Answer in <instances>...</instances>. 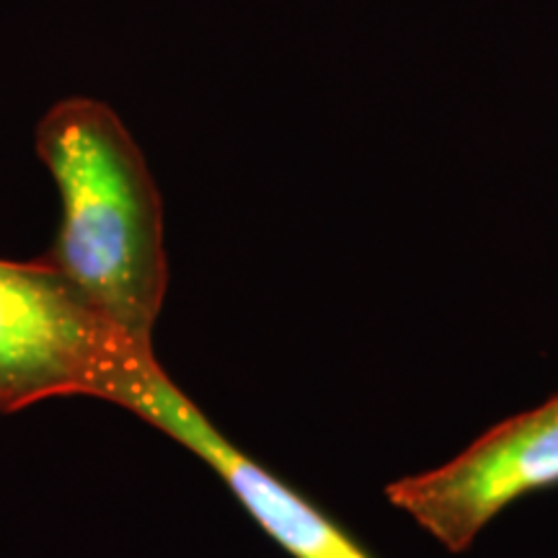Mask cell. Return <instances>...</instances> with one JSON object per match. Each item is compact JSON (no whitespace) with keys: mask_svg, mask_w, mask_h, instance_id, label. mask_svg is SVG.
Here are the masks:
<instances>
[{"mask_svg":"<svg viewBox=\"0 0 558 558\" xmlns=\"http://www.w3.org/2000/svg\"><path fill=\"white\" fill-rule=\"evenodd\" d=\"M37 156L60 197L58 235L41 262L153 349L169 264L163 202L143 150L107 104L65 99L37 124Z\"/></svg>","mask_w":558,"mask_h":558,"instance_id":"obj_1","label":"cell"},{"mask_svg":"<svg viewBox=\"0 0 558 558\" xmlns=\"http://www.w3.org/2000/svg\"><path fill=\"white\" fill-rule=\"evenodd\" d=\"M153 360L47 262L0 259V414L60 396L114 403Z\"/></svg>","mask_w":558,"mask_h":558,"instance_id":"obj_2","label":"cell"},{"mask_svg":"<svg viewBox=\"0 0 558 558\" xmlns=\"http://www.w3.org/2000/svg\"><path fill=\"white\" fill-rule=\"evenodd\" d=\"M558 484V393L507 418L435 471L388 486L407 512L450 554L469 550L499 512L535 488Z\"/></svg>","mask_w":558,"mask_h":558,"instance_id":"obj_3","label":"cell"},{"mask_svg":"<svg viewBox=\"0 0 558 558\" xmlns=\"http://www.w3.org/2000/svg\"><path fill=\"white\" fill-rule=\"evenodd\" d=\"M114 403L177 439L202 463H207L256 520V525L292 558H375L313 501L235 448L202 414L197 403L173 386L158 360L140 367Z\"/></svg>","mask_w":558,"mask_h":558,"instance_id":"obj_4","label":"cell"}]
</instances>
